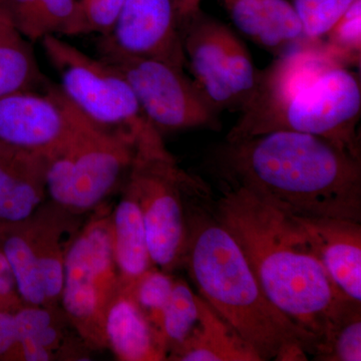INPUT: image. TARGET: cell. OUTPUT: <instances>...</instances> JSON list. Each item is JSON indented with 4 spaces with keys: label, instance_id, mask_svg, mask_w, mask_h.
<instances>
[{
    "label": "cell",
    "instance_id": "cell-1",
    "mask_svg": "<svg viewBox=\"0 0 361 361\" xmlns=\"http://www.w3.org/2000/svg\"><path fill=\"white\" fill-rule=\"evenodd\" d=\"M213 161L220 184L280 212L361 222V158L324 137L274 130L225 141Z\"/></svg>",
    "mask_w": 361,
    "mask_h": 361
},
{
    "label": "cell",
    "instance_id": "cell-2",
    "mask_svg": "<svg viewBox=\"0 0 361 361\" xmlns=\"http://www.w3.org/2000/svg\"><path fill=\"white\" fill-rule=\"evenodd\" d=\"M186 266L199 295L261 361L307 360L317 338L271 303L239 244L218 219L212 195L196 178L187 192Z\"/></svg>",
    "mask_w": 361,
    "mask_h": 361
},
{
    "label": "cell",
    "instance_id": "cell-3",
    "mask_svg": "<svg viewBox=\"0 0 361 361\" xmlns=\"http://www.w3.org/2000/svg\"><path fill=\"white\" fill-rule=\"evenodd\" d=\"M220 191L213 199L216 215L239 244L266 297L318 343L361 302L337 288L288 215L243 188L221 184Z\"/></svg>",
    "mask_w": 361,
    "mask_h": 361
},
{
    "label": "cell",
    "instance_id": "cell-4",
    "mask_svg": "<svg viewBox=\"0 0 361 361\" xmlns=\"http://www.w3.org/2000/svg\"><path fill=\"white\" fill-rule=\"evenodd\" d=\"M360 116V73L339 65L320 42L278 56L260 71L255 94L225 141L293 130L361 158Z\"/></svg>",
    "mask_w": 361,
    "mask_h": 361
},
{
    "label": "cell",
    "instance_id": "cell-5",
    "mask_svg": "<svg viewBox=\"0 0 361 361\" xmlns=\"http://www.w3.org/2000/svg\"><path fill=\"white\" fill-rule=\"evenodd\" d=\"M135 148V135L99 127L75 109L70 135L47 157V195L75 215L92 212L127 180Z\"/></svg>",
    "mask_w": 361,
    "mask_h": 361
},
{
    "label": "cell",
    "instance_id": "cell-6",
    "mask_svg": "<svg viewBox=\"0 0 361 361\" xmlns=\"http://www.w3.org/2000/svg\"><path fill=\"white\" fill-rule=\"evenodd\" d=\"M194 178L179 167L158 130L137 137L128 180L141 206L152 263L166 272L183 263L188 233L187 192Z\"/></svg>",
    "mask_w": 361,
    "mask_h": 361
},
{
    "label": "cell",
    "instance_id": "cell-7",
    "mask_svg": "<svg viewBox=\"0 0 361 361\" xmlns=\"http://www.w3.org/2000/svg\"><path fill=\"white\" fill-rule=\"evenodd\" d=\"M82 217L51 200L25 219L0 223V247L25 304L61 306L66 253L85 223Z\"/></svg>",
    "mask_w": 361,
    "mask_h": 361
},
{
    "label": "cell",
    "instance_id": "cell-8",
    "mask_svg": "<svg viewBox=\"0 0 361 361\" xmlns=\"http://www.w3.org/2000/svg\"><path fill=\"white\" fill-rule=\"evenodd\" d=\"M71 242L63 268L61 307L90 350L106 349L104 312L120 278L114 257L111 207L92 211Z\"/></svg>",
    "mask_w": 361,
    "mask_h": 361
},
{
    "label": "cell",
    "instance_id": "cell-9",
    "mask_svg": "<svg viewBox=\"0 0 361 361\" xmlns=\"http://www.w3.org/2000/svg\"><path fill=\"white\" fill-rule=\"evenodd\" d=\"M47 59L61 78V92L82 115L104 129L140 137L156 129L142 111L122 73L101 58H92L61 37L42 39Z\"/></svg>",
    "mask_w": 361,
    "mask_h": 361
},
{
    "label": "cell",
    "instance_id": "cell-10",
    "mask_svg": "<svg viewBox=\"0 0 361 361\" xmlns=\"http://www.w3.org/2000/svg\"><path fill=\"white\" fill-rule=\"evenodd\" d=\"M183 47L192 80L214 108L245 110L260 70L234 30L200 9L183 25Z\"/></svg>",
    "mask_w": 361,
    "mask_h": 361
},
{
    "label": "cell",
    "instance_id": "cell-11",
    "mask_svg": "<svg viewBox=\"0 0 361 361\" xmlns=\"http://www.w3.org/2000/svg\"><path fill=\"white\" fill-rule=\"evenodd\" d=\"M129 82L142 111L161 135L192 129L219 130L221 113L184 68L157 59L99 54Z\"/></svg>",
    "mask_w": 361,
    "mask_h": 361
},
{
    "label": "cell",
    "instance_id": "cell-12",
    "mask_svg": "<svg viewBox=\"0 0 361 361\" xmlns=\"http://www.w3.org/2000/svg\"><path fill=\"white\" fill-rule=\"evenodd\" d=\"M183 25L177 0H126L99 54H116L165 61L186 68Z\"/></svg>",
    "mask_w": 361,
    "mask_h": 361
},
{
    "label": "cell",
    "instance_id": "cell-13",
    "mask_svg": "<svg viewBox=\"0 0 361 361\" xmlns=\"http://www.w3.org/2000/svg\"><path fill=\"white\" fill-rule=\"evenodd\" d=\"M75 109L61 87L25 90L0 99V142L51 156L66 141Z\"/></svg>",
    "mask_w": 361,
    "mask_h": 361
},
{
    "label": "cell",
    "instance_id": "cell-14",
    "mask_svg": "<svg viewBox=\"0 0 361 361\" xmlns=\"http://www.w3.org/2000/svg\"><path fill=\"white\" fill-rule=\"evenodd\" d=\"M288 216L337 288L351 300L361 302V222Z\"/></svg>",
    "mask_w": 361,
    "mask_h": 361
},
{
    "label": "cell",
    "instance_id": "cell-15",
    "mask_svg": "<svg viewBox=\"0 0 361 361\" xmlns=\"http://www.w3.org/2000/svg\"><path fill=\"white\" fill-rule=\"evenodd\" d=\"M233 25L244 37L278 56L312 42L289 0H227L223 2Z\"/></svg>",
    "mask_w": 361,
    "mask_h": 361
},
{
    "label": "cell",
    "instance_id": "cell-16",
    "mask_svg": "<svg viewBox=\"0 0 361 361\" xmlns=\"http://www.w3.org/2000/svg\"><path fill=\"white\" fill-rule=\"evenodd\" d=\"M47 157L0 142V223L18 222L44 202Z\"/></svg>",
    "mask_w": 361,
    "mask_h": 361
},
{
    "label": "cell",
    "instance_id": "cell-17",
    "mask_svg": "<svg viewBox=\"0 0 361 361\" xmlns=\"http://www.w3.org/2000/svg\"><path fill=\"white\" fill-rule=\"evenodd\" d=\"M104 334L106 348L118 360H167L160 334L121 283L104 312Z\"/></svg>",
    "mask_w": 361,
    "mask_h": 361
},
{
    "label": "cell",
    "instance_id": "cell-18",
    "mask_svg": "<svg viewBox=\"0 0 361 361\" xmlns=\"http://www.w3.org/2000/svg\"><path fill=\"white\" fill-rule=\"evenodd\" d=\"M199 320L186 341L173 349L172 361H261L231 325L198 294Z\"/></svg>",
    "mask_w": 361,
    "mask_h": 361
},
{
    "label": "cell",
    "instance_id": "cell-19",
    "mask_svg": "<svg viewBox=\"0 0 361 361\" xmlns=\"http://www.w3.org/2000/svg\"><path fill=\"white\" fill-rule=\"evenodd\" d=\"M111 236L120 283L130 287L154 265L149 256L141 206L134 187L128 179L122 196L111 212Z\"/></svg>",
    "mask_w": 361,
    "mask_h": 361
},
{
    "label": "cell",
    "instance_id": "cell-20",
    "mask_svg": "<svg viewBox=\"0 0 361 361\" xmlns=\"http://www.w3.org/2000/svg\"><path fill=\"white\" fill-rule=\"evenodd\" d=\"M14 315L18 341L26 338L35 341L51 353L54 360H82L87 356V350H90L80 336L71 338L68 329L73 327L61 306L25 304Z\"/></svg>",
    "mask_w": 361,
    "mask_h": 361
},
{
    "label": "cell",
    "instance_id": "cell-21",
    "mask_svg": "<svg viewBox=\"0 0 361 361\" xmlns=\"http://www.w3.org/2000/svg\"><path fill=\"white\" fill-rule=\"evenodd\" d=\"M40 71L32 42L14 27L8 13L0 16V99L49 87Z\"/></svg>",
    "mask_w": 361,
    "mask_h": 361
},
{
    "label": "cell",
    "instance_id": "cell-22",
    "mask_svg": "<svg viewBox=\"0 0 361 361\" xmlns=\"http://www.w3.org/2000/svg\"><path fill=\"white\" fill-rule=\"evenodd\" d=\"M14 27L28 42L70 37L77 0H4Z\"/></svg>",
    "mask_w": 361,
    "mask_h": 361
},
{
    "label": "cell",
    "instance_id": "cell-23",
    "mask_svg": "<svg viewBox=\"0 0 361 361\" xmlns=\"http://www.w3.org/2000/svg\"><path fill=\"white\" fill-rule=\"evenodd\" d=\"M199 320L198 294L183 279H176L161 313L160 334L167 353L186 341ZM168 357V356H167Z\"/></svg>",
    "mask_w": 361,
    "mask_h": 361
},
{
    "label": "cell",
    "instance_id": "cell-24",
    "mask_svg": "<svg viewBox=\"0 0 361 361\" xmlns=\"http://www.w3.org/2000/svg\"><path fill=\"white\" fill-rule=\"evenodd\" d=\"M315 360H361V303L356 304L332 325L316 344Z\"/></svg>",
    "mask_w": 361,
    "mask_h": 361
},
{
    "label": "cell",
    "instance_id": "cell-25",
    "mask_svg": "<svg viewBox=\"0 0 361 361\" xmlns=\"http://www.w3.org/2000/svg\"><path fill=\"white\" fill-rule=\"evenodd\" d=\"M324 51L339 65L360 68L361 0H356L322 40Z\"/></svg>",
    "mask_w": 361,
    "mask_h": 361
},
{
    "label": "cell",
    "instance_id": "cell-26",
    "mask_svg": "<svg viewBox=\"0 0 361 361\" xmlns=\"http://www.w3.org/2000/svg\"><path fill=\"white\" fill-rule=\"evenodd\" d=\"M174 282L175 278L171 273L154 266L142 273L130 287H127L135 302L141 308L159 334L161 313L170 299Z\"/></svg>",
    "mask_w": 361,
    "mask_h": 361
},
{
    "label": "cell",
    "instance_id": "cell-27",
    "mask_svg": "<svg viewBox=\"0 0 361 361\" xmlns=\"http://www.w3.org/2000/svg\"><path fill=\"white\" fill-rule=\"evenodd\" d=\"M356 0H292L306 37L320 42Z\"/></svg>",
    "mask_w": 361,
    "mask_h": 361
},
{
    "label": "cell",
    "instance_id": "cell-28",
    "mask_svg": "<svg viewBox=\"0 0 361 361\" xmlns=\"http://www.w3.org/2000/svg\"><path fill=\"white\" fill-rule=\"evenodd\" d=\"M126 0H77L70 37L111 32Z\"/></svg>",
    "mask_w": 361,
    "mask_h": 361
},
{
    "label": "cell",
    "instance_id": "cell-29",
    "mask_svg": "<svg viewBox=\"0 0 361 361\" xmlns=\"http://www.w3.org/2000/svg\"><path fill=\"white\" fill-rule=\"evenodd\" d=\"M23 305L13 267L0 247V310L16 313Z\"/></svg>",
    "mask_w": 361,
    "mask_h": 361
},
{
    "label": "cell",
    "instance_id": "cell-30",
    "mask_svg": "<svg viewBox=\"0 0 361 361\" xmlns=\"http://www.w3.org/2000/svg\"><path fill=\"white\" fill-rule=\"evenodd\" d=\"M0 361H18V332L16 315L0 310Z\"/></svg>",
    "mask_w": 361,
    "mask_h": 361
},
{
    "label": "cell",
    "instance_id": "cell-31",
    "mask_svg": "<svg viewBox=\"0 0 361 361\" xmlns=\"http://www.w3.org/2000/svg\"><path fill=\"white\" fill-rule=\"evenodd\" d=\"M202 0H177L183 21H186L201 9Z\"/></svg>",
    "mask_w": 361,
    "mask_h": 361
},
{
    "label": "cell",
    "instance_id": "cell-32",
    "mask_svg": "<svg viewBox=\"0 0 361 361\" xmlns=\"http://www.w3.org/2000/svg\"><path fill=\"white\" fill-rule=\"evenodd\" d=\"M7 13L6 6H4V0H0V16Z\"/></svg>",
    "mask_w": 361,
    "mask_h": 361
},
{
    "label": "cell",
    "instance_id": "cell-33",
    "mask_svg": "<svg viewBox=\"0 0 361 361\" xmlns=\"http://www.w3.org/2000/svg\"><path fill=\"white\" fill-rule=\"evenodd\" d=\"M222 1H223V2H224V1H227V0H222Z\"/></svg>",
    "mask_w": 361,
    "mask_h": 361
}]
</instances>
